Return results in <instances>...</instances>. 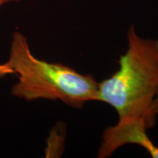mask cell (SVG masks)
Returning <instances> with one entry per match:
<instances>
[{
	"mask_svg": "<svg viewBox=\"0 0 158 158\" xmlns=\"http://www.w3.org/2000/svg\"><path fill=\"white\" fill-rule=\"evenodd\" d=\"M127 38L118 70L98 83V101L112 106L118 119L140 118L151 129L157 117L152 106L158 94V39L140 37L133 25Z\"/></svg>",
	"mask_w": 158,
	"mask_h": 158,
	"instance_id": "cell-1",
	"label": "cell"
},
{
	"mask_svg": "<svg viewBox=\"0 0 158 158\" xmlns=\"http://www.w3.org/2000/svg\"><path fill=\"white\" fill-rule=\"evenodd\" d=\"M4 64L8 74L18 77V82L11 88L15 98L28 102L59 100L78 109L87 102L98 101V83L92 75H83L62 63L37 58L20 31L13 34L9 59Z\"/></svg>",
	"mask_w": 158,
	"mask_h": 158,
	"instance_id": "cell-2",
	"label": "cell"
},
{
	"mask_svg": "<svg viewBox=\"0 0 158 158\" xmlns=\"http://www.w3.org/2000/svg\"><path fill=\"white\" fill-rule=\"evenodd\" d=\"M147 130V124L140 118L118 119L116 124L105 129L97 157H109L120 147L135 144L147 150L152 157L158 158V147L150 140Z\"/></svg>",
	"mask_w": 158,
	"mask_h": 158,
	"instance_id": "cell-3",
	"label": "cell"
},
{
	"mask_svg": "<svg viewBox=\"0 0 158 158\" xmlns=\"http://www.w3.org/2000/svg\"><path fill=\"white\" fill-rule=\"evenodd\" d=\"M152 109H153L154 113L157 115V116H158V94H157V96L156 97L155 101H154Z\"/></svg>",
	"mask_w": 158,
	"mask_h": 158,
	"instance_id": "cell-4",
	"label": "cell"
},
{
	"mask_svg": "<svg viewBox=\"0 0 158 158\" xmlns=\"http://www.w3.org/2000/svg\"><path fill=\"white\" fill-rule=\"evenodd\" d=\"M20 1H21V0H0V10H1L2 6L5 5L6 3L11 2H19Z\"/></svg>",
	"mask_w": 158,
	"mask_h": 158,
	"instance_id": "cell-5",
	"label": "cell"
},
{
	"mask_svg": "<svg viewBox=\"0 0 158 158\" xmlns=\"http://www.w3.org/2000/svg\"><path fill=\"white\" fill-rule=\"evenodd\" d=\"M5 69L4 68L2 64H0V77L5 76Z\"/></svg>",
	"mask_w": 158,
	"mask_h": 158,
	"instance_id": "cell-6",
	"label": "cell"
}]
</instances>
